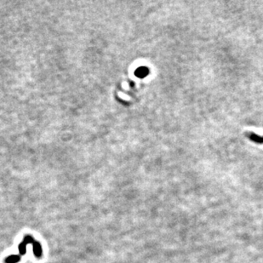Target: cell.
I'll return each mask as SVG.
<instances>
[{"mask_svg":"<svg viewBox=\"0 0 263 263\" xmlns=\"http://www.w3.org/2000/svg\"><path fill=\"white\" fill-rule=\"evenodd\" d=\"M33 254L37 258H40L43 255V249H42V245L39 242L35 241L33 244Z\"/></svg>","mask_w":263,"mask_h":263,"instance_id":"cell-1","label":"cell"},{"mask_svg":"<svg viewBox=\"0 0 263 263\" xmlns=\"http://www.w3.org/2000/svg\"><path fill=\"white\" fill-rule=\"evenodd\" d=\"M246 135H247V137H248L250 140H251L252 141H254V142H255V143L263 144V135L262 136H260V135H257L256 134L252 133V132L247 133Z\"/></svg>","mask_w":263,"mask_h":263,"instance_id":"cell-2","label":"cell"},{"mask_svg":"<svg viewBox=\"0 0 263 263\" xmlns=\"http://www.w3.org/2000/svg\"><path fill=\"white\" fill-rule=\"evenodd\" d=\"M18 250L20 255H24L27 253V245L22 242L20 245H18Z\"/></svg>","mask_w":263,"mask_h":263,"instance_id":"cell-4","label":"cell"},{"mask_svg":"<svg viewBox=\"0 0 263 263\" xmlns=\"http://www.w3.org/2000/svg\"><path fill=\"white\" fill-rule=\"evenodd\" d=\"M22 260V255H11L5 259V263H17Z\"/></svg>","mask_w":263,"mask_h":263,"instance_id":"cell-3","label":"cell"},{"mask_svg":"<svg viewBox=\"0 0 263 263\" xmlns=\"http://www.w3.org/2000/svg\"><path fill=\"white\" fill-rule=\"evenodd\" d=\"M35 241H36V240H35L31 235H26L24 237V239H23V241L22 242L25 243L26 245H28V244H32V245H33Z\"/></svg>","mask_w":263,"mask_h":263,"instance_id":"cell-5","label":"cell"}]
</instances>
